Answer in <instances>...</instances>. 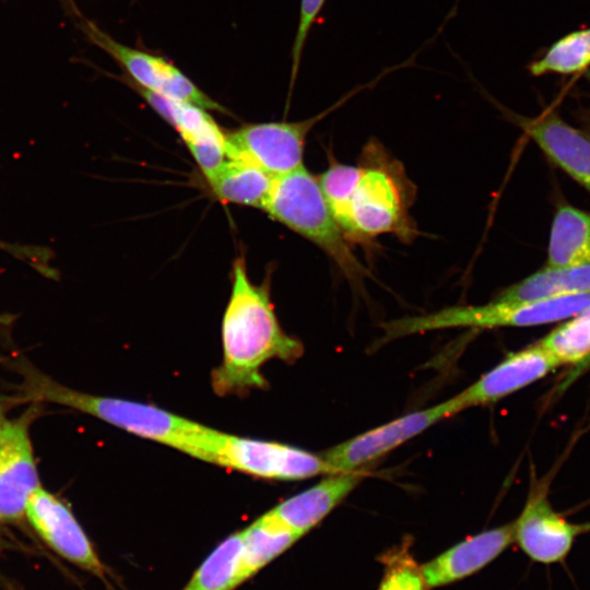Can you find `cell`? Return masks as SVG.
I'll list each match as a JSON object with an SVG mask.
<instances>
[{
	"mask_svg": "<svg viewBox=\"0 0 590 590\" xmlns=\"http://www.w3.org/2000/svg\"><path fill=\"white\" fill-rule=\"evenodd\" d=\"M335 107L302 121L244 125L226 133L227 157L247 161L273 178L300 168L309 130Z\"/></svg>",
	"mask_w": 590,
	"mask_h": 590,
	"instance_id": "ba28073f",
	"label": "cell"
},
{
	"mask_svg": "<svg viewBox=\"0 0 590 590\" xmlns=\"http://www.w3.org/2000/svg\"><path fill=\"white\" fill-rule=\"evenodd\" d=\"M326 0H300L298 27L292 49V83L298 72L302 52L309 31Z\"/></svg>",
	"mask_w": 590,
	"mask_h": 590,
	"instance_id": "484cf974",
	"label": "cell"
},
{
	"mask_svg": "<svg viewBox=\"0 0 590 590\" xmlns=\"http://www.w3.org/2000/svg\"><path fill=\"white\" fill-rule=\"evenodd\" d=\"M590 67V27L570 32L554 42L528 70L534 76L576 74Z\"/></svg>",
	"mask_w": 590,
	"mask_h": 590,
	"instance_id": "603a6c76",
	"label": "cell"
},
{
	"mask_svg": "<svg viewBox=\"0 0 590 590\" xmlns=\"http://www.w3.org/2000/svg\"><path fill=\"white\" fill-rule=\"evenodd\" d=\"M223 358L212 371L211 384L219 396L244 394L268 386L261 367L278 358L292 363L304 346L280 326L269 286L253 284L244 259L233 267V284L222 320Z\"/></svg>",
	"mask_w": 590,
	"mask_h": 590,
	"instance_id": "6da1fadb",
	"label": "cell"
},
{
	"mask_svg": "<svg viewBox=\"0 0 590 590\" xmlns=\"http://www.w3.org/2000/svg\"><path fill=\"white\" fill-rule=\"evenodd\" d=\"M16 368L23 377V400L54 403L85 413L139 437L202 460L211 427L152 404L74 390L45 375L26 361L17 362Z\"/></svg>",
	"mask_w": 590,
	"mask_h": 590,
	"instance_id": "7a4b0ae2",
	"label": "cell"
},
{
	"mask_svg": "<svg viewBox=\"0 0 590 590\" xmlns=\"http://www.w3.org/2000/svg\"><path fill=\"white\" fill-rule=\"evenodd\" d=\"M0 247H1V248H5V249L13 250L14 253L17 252V249H16L14 246H5V245H1V243H0ZM17 253H19V252H17Z\"/></svg>",
	"mask_w": 590,
	"mask_h": 590,
	"instance_id": "1f68e13d",
	"label": "cell"
},
{
	"mask_svg": "<svg viewBox=\"0 0 590 590\" xmlns=\"http://www.w3.org/2000/svg\"><path fill=\"white\" fill-rule=\"evenodd\" d=\"M410 192L401 166L384 150L368 148L354 185L333 217L347 240L394 233L410 237Z\"/></svg>",
	"mask_w": 590,
	"mask_h": 590,
	"instance_id": "3957f363",
	"label": "cell"
},
{
	"mask_svg": "<svg viewBox=\"0 0 590 590\" xmlns=\"http://www.w3.org/2000/svg\"><path fill=\"white\" fill-rule=\"evenodd\" d=\"M203 461L253 476L272 480H303L335 473L321 456L266 440L211 429Z\"/></svg>",
	"mask_w": 590,
	"mask_h": 590,
	"instance_id": "8992f818",
	"label": "cell"
},
{
	"mask_svg": "<svg viewBox=\"0 0 590 590\" xmlns=\"http://www.w3.org/2000/svg\"><path fill=\"white\" fill-rule=\"evenodd\" d=\"M132 86L177 130L205 178L225 162L226 133L220 129L206 109Z\"/></svg>",
	"mask_w": 590,
	"mask_h": 590,
	"instance_id": "4fadbf2b",
	"label": "cell"
},
{
	"mask_svg": "<svg viewBox=\"0 0 590 590\" xmlns=\"http://www.w3.org/2000/svg\"><path fill=\"white\" fill-rule=\"evenodd\" d=\"M25 517L52 551L96 577L106 579L105 565L62 499L40 486L28 499Z\"/></svg>",
	"mask_w": 590,
	"mask_h": 590,
	"instance_id": "7c38bea8",
	"label": "cell"
},
{
	"mask_svg": "<svg viewBox=\"0 0 590 590\" xmlns=\"http://www.w3.org/2000/svg\"><path fill=\"white\" fill-rule=\"evenodd\" d=\"M590 293V264L569 268L544 267L502 291L493 299L502 303H527L547 297Z\"/></svg>",
	"mask_w": 590,
	"mask_h": 590,
	"instance_id": "d6986e66",
	"label": "cell"
},
{
	"mask_svg": "<svg viewBox=\"0 0 590 590\" xmlns=\"http://www.w3.org/2000/svg\"><path fill=\"white\" fill-rule=\"evenodd\" d=\"M557 166L590 191V135L555 113L517 121Z\"/></svg>",
	"mask_w": 590,
	"mask_h": 590,
	"instance_id": "e0dca14e",
	"label": "cell"
},
{
	"mask_svg": "<svg viewBox=\"0 0 590 590\" xmlns=\"http://www.w3.org/2000/svg\"><path fill=\"white\" fill-rule=\"evenodd\" d=\"M62 2H63L64 4H67L68 8L72 9L73 11H75V8H74V5H73L72 0H62Z\"/></svg>",
	"mask_w": 590,
	"mask_h": 590,
	"instance_id": "4dcf8cb0",
	"label": "cell"
},
{
	"mask_svg": "<svg viewBox=\"0 0 590 590\" xmlns=\"http://www.w3.org/2000/svg\"><path fill=\"white\" fill-rule=\"evenodd\" d=\"M463 411L456 396L408 413L326 450L321 456L335 471H355L379 459L436 423Z\"/></svg>",
	"mask_w": 590,
	"mask_h": 590,
	"instance_id": "9c48e42d",
	"label": "cell"
},
{
	"mask_svg": "<svg viewBox=\"0 0 590 590\" xmlns=\"http://www.w3.org/2000/svg\"><path fill=\"white\" fill-rule=\"evenodd\" d=\"M79 26L92 44L108 54L126 70L132 80L130 85L206 110L226 111L172 62L117 42L92 21L82 20Z\"/></svg>",
	"mask_w": 590,
	"mask_h": 590,
	"instance_id": "52a82bcc",
	"label": "cell"
},
{
	"mask_svg": "<svg viewBox=\"0 0 590 590\" xmlns=\"http://www.w3.org/2000/svg\"><path fill=\"white\" fill-rule=\"evenodd\" d=\"M273 177L256 165L227 157L206 180L222 201L263 209Z\"/></svg>",
	"mask_w": 590,
	"mask_h": 590,
	"instance_id": "ac0fdd59",
	"label": "cell"
},
{
	"mask_svg": "<svg viewBox=\"0 0 590 590\" xmlns=\"http://www.w3.org/2000/svg\"><path fill=\"white\" fill-rule=\"evenodd\" d=\"M15 317L10 314H0V324H10Z\"/></svg>",
	"mask_w": 590,
	"mask_h": 590,
	"instance_id": "83f0119b",
	"label": "cell"
},
{
	"mask_svg": "<svg viewBox=\"0 0 590 590\" xmlns=\"http://www.w3.org/2000/svg\"><path fill=\"white\" fill-rule=\"evenodd\" d=\"M588 134L590 135V132Z\"/></svg>",
	"mask_w": 590,
	"mask_h": 590,
	"instance_id": "d6a6232c",
	"label": "cell"
},
{
	"mask_svg": "<svg viewBox=\"0 0 590 590\" xmlns=\"http://www.w3.org/2000/svg\"><path fill=\"white\" fill-rule=\"evenodd\" d=\"M512 542H515L514 522L480 532L457 543L421 566L425 587L446 586L479 571L498 557Z\"/></svg>",
	"mask_w": 590,
	"mask_h": 590,
	"instance_id": "9a60e30c",
	"label": "cell"
},
{
	"mask_svg": "<svg viewBox=\"0 0 590 590\" xmlns=\"http://www.w3.org/2000/svg\"><path fill=\"white\" fill-rule=\"evenodd\" d=\"M590 369V354H588L586 357H583L580 362L573 365L571 371L567 375L564 382L560 385L564 388H567V386L574 381L577 376H580L586 370Z\"/></svg>",
	"mask_w": 590,
	"mask_h": 590,
	"instance_id": "4316f807",
	"label": "cell"
},
{
	"mask_svg": "<svg viewBox=\"0 0 590 590\" xmlns=\"http://www.w3.org/2000/svg\"><path fill=\"white\" fill-rule=\"evenodd\" d=\"M589 306L590 293L514 304L492 299L483 305L451 306L426 315L404 317L386 322L382 327L386 340L461 327H533L574 317Z\"/></svg>",
	"mask_w": 590,
	"mask_h": 590,
	"instance_id": "5b68a950",
	"label": "cell"
},
{
	"mask_svg": "<svg viewBox=\"0 0 590 590\" xmlns=\"http://www.w3.org/2000/svg\"><path fill=\"white\" fill-rule=\"evenodd\" d=\"M240 533V583L255 576L300 538L267 512L241 530Z\"/></svg>",
	"mask_w": 590,
	"mask_h": 590,
	"instance_id": "44dd1931",
	"label": "cell"
},
{
	"mask_svg": "<svg viewBox=\"0 0 590 590\" xmlns=\"http://www.w3.org/2000/svg\"><path fill=\"white\" fill-rule=\"evenodd\" d=\"M382 559L386 569L378 590H425L421 567L406 548L390 551Z\"/></svg>",
	"mask_w": 590,
	"mask_h": 590,
	"instance_id": "d4e9b609",
	"label": "cell"
},
{
	"mask_svg": "<svg viewBox=\"0 0 590 590\" xmlns=\"http://www.w3.org/2000/svg\"><path fill=\"white\" fill-rule=\"evenodd\" d=\"M590 264V214L570 205L560 206L551 228L550 268Z\"/></svg>",
	"mask_w": 590,
	"mask_h": 590,
	"instance_id": "ffe728a7",
	"label": "cell"
},
{
	"mask_svg": "<svg viewBox=\"0 0 590 590\" xmlns=\"http://www.w3.org/2000/svg\"><path fill=\"white\" fill-rule=\"evenodd\" d=\"M559 362L538 342L510 353L498 365L456 396L463 410L494 403L543 378Z\"/></svg>",
	"mask_w": 590,
	"mask_h": 590,
	"instance_id": "5bb4252c",
	"label": "cell"
},
{
	"mask_svg": "<svg viewBox=\"0 0 590 590\" xmlns=\"http://www.w3.org/2000/svg\"><path fill=\"white\" fill-rule=\"evenodd\" d=\"M515 542L533 562L565 564L577 538L590 532V521L574 523L557 512L543 485L533 486L524 507L514 522Z\"/></svg>",
	"mask_w": 590,
	"mask_h": 590,
	"instance_id": "30bf717a",
	"label": "cell"
},
{
	"mask_svg": "<svg viewBox=\"0 0 590 590\" xmlns=\"http://www.w3.org/2000/svg\"><path fill=\"white\" fill-rule=\"evenodd\" d=\"M263 210L321 248L351 281L368 275L332 216L318 178L305 166L273 179Z\"/></svg>",
	"mask_w": 590,
	"mask_h": 590,
	"instance_id": "277c9868",
	"label": "cell"
},
{
	"mask_svg": "<svg viewBox=\"0 0 590 590\" xmlns=\"http://www.w3.org/2000/svg\"><path fill=\"white\" fill-rule=\"evenodd\" d=\"M5 422L7 420L4 417V411H3V408L0 405V438H1Z\"/></svg>",
	"mask_w": 590,
	"mask_h": 590,
	"instance_id": "f1b7e54d",
	"label": "cell"
},
{
	"mask_svg": "<svg viewBox=\"0 0 590 590\" xmlns=\"http://www.w3.org/2000/svg\"><path fill=\"white\" fill-rule=\"evenodd\" d=\"M241 533L223 540L203 560L182 590H234L240 586Z\"/></svg>",
	"mask_w": 590,
	"mask_h": 590,
	"instance_id": "7402d4cb",
	"label": "cell"
},
{
	"mask_svg": "<svg viewBox=\"0 0 590 590\" xmlns=\"http://www.w3.org/2000/svg\"><path fill=\"white\" fill-rule=\"evenodd\" d=\"M10 544H8V541L2 536L1 532H0V550L4 548V547H9Z\"/></svg>",
	"mask_w": 590,
	"mask_h": 590,
	"instance_id": "f546056e",
	"label": "cell"
},
{
	"mask_svg": "<svg viewBox=\"0 0 590 590\" xmlns=\"http://www.w3.org/2000/svg\"><path fill=\"white\" fill-rule=\"evenodd\" d=\"M560 365L576 364L590 354V306L538 342Z\"/></svg>",
	"mask_w": 590,
	"mask_h": 590,
	"instance_id": "cb8c5ba5",
	"label": "cell"
},
{
	"mask_svg": "<svg viewBox=\"0 0 590 590\" xmlns=\"http://www.w3.org/2000/svg\"><path fill=\"white\" fill-rule=\"evenodd\" d=\"M37 409L30 408L7 420L0 438V522L25 517L31 496L42 486L30 438V423Z\"/></svg>",
	"mask_w": 590,
	"mask_h": 590,
	"instance_id": "8fae6325",
	"label": "cell"
},
{
	"mask_svg": "<svg viewBox=\"0 0 590 590\" xmlns=\"http://www.w3.org/2000/svg\"><path fill=\"white\" fill-rule=\"evenodd\" d=\"M355 471H339L285 499L267 514L303 536L326 518L362 481Z\"/></svg>",
	"mask_w": 590,
	"mask_h": 590,
	"instance_id": "2e32d148",
	"label": "cell"
}]
</instances>
